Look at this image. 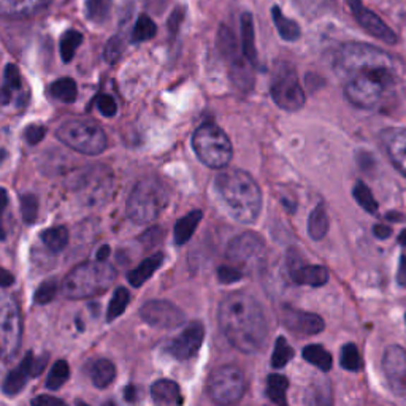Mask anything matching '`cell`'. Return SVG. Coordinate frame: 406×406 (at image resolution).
I'll return each mask as SVG.
<instances>
[{
    "mask_svg": "<svg viewBox=\"0 0 406 406\" xmlns=\"http://www.w3.org/2000/svg\"><path fill=\"white\" fill-rule=\"evenodd\" d=\"M333 66L345 83L346 99L357 108H375L397 85L392 57L370 44H343L335 54Z\"/></svg>",
    "mask_w": 406,
    "mask_h": 406,
    "instance_id": "cell-1",
    "label": "cell"
},
{
    "mask_svg": "<svg viewBox=\"0 0 406 406\" xmlns=\"http://www.w3.org/2000/svg\"><path fill=\"white\" fill-rule=\"evenodd\" d=\"M224 337L238 351H261L268 337L267 319L259 301L248 294L237 292L225 297L217 311Z\"/></svg>",
    "mask_w": 406,
    "mask_h": 406,
    "instance_id": "cell-2",
    "label": "cell"
},
{
    "mask_svg": "<svg viewBox=\"0 0 406 406\" xmlns=\"http://www.w3.org/2000/svg\"><path fill=\"white\" fill-rule=\"evenodd\" d=\"M215 191L229 215L241 224L257 221L262 210V191L243 170H224L215 178Z\"/></svg>",
    "mask_w": 406,
    "mask_h": 406,
    "instance_id": "cell-3",
    "label": "cell"
},
{
    "mask_svg": "<svg viewBox=\"0 0 406 406\" xmlns=\"http://www.w3.org/2000/svg\"><path fill=\"white\" fill-rule=\"evenodd\" d=\"M116 278V270L107 262H83L70 270L62 281V292L70 300L91 299L108 291Z\"/></svg>",
    "mask_w": 406,
    "mask_h": 406,
    "instance_id": "cell-4",
    "label": "cell"
},
{
    "mask_svg": "<svg viewBox=\"0 0 406 406\" xmlns=\"http://www.w3.org/2000/svg\"><path fill=\"white\" fill-rule=\"evenodd\" d=\"M169 203V189L160 179L150 177L135 184L127 201V216L135 224L154 222Z\"/></svg>",
    "mask_w": 406,
    "mask_h": 406,
    "instance_id": "cell-5",
    "label": "cell"
},
{
    "mask_svg": "<svg viewBox=\"0 0 406 406\" xmlns=\"http://www.w3.org/2000/svg\"><path fill=\"white\" fill-rule=\"evenodd\" d=\"M192 148L197 157L210 169H225L234 156V148L221 127L206 122L192 135Z\"/></svg>",
    "mask_w": 406,
    "mask_h": 406,
    "instance_id": "cell-6",
    "label": "cell"
},
{
    "mask_svg": "<svg viewBox=\"0 0 406 406\" xmlns=\"http://www.w3.org/2000/svg\"><path fill=\"white\" fill-rule=\"evenodd\" d=\"M56 137L64 145L72 148L76 153L86 154V156H97L105 151L107 133L94 121L86 119H70L59 126Z\"/></svg>",
    "mask_w": 406,
    "mask_h": 406,
    "instance_id": "cell-7",
    "label": "cell"
},
{
    "mask_svg": "<svg viewBox=\"0 0 406 406\" xmlns=\"http://www.w3.org/2000/svg\"><path fill=\"white\" fill-rule=\"evenodd\" d=\"M270 94L273 102L285 112H299L305 105L306 95L300 85L297 70L286 61H276L272 70Z\"/></svg>",
    "mask_w": 406,
    "mask_h": 406,
    "instance_id": "cell-8",
    "label": "cell"
},
{
    "mask_svg": "<svg viewBox=\"0 0 406 406\" xmlns=\"http://www.w3.org/2000/svg\"><path fill=\"white\" fill-rule=\"evenodd\" d=\"M246 390V379L235 365H224L211 373L206 383V392L219 406H234L241 400Z\"/></svg>",
    "mask_w": 406,
    "mask_h": 406,
    "instance_id": "cell-9",
    "label": "cell"
},
{
    "mask_svg": "<svg viewBox=\"0 0 406 406\" xmlns=\"http://www.w3.org/2000/svg\"><path fill=\"white\" fill-rule=\"evenodd\" d=\"M217 47L221 51V56L229 66L230 78L234 81V85L241 89V91L248 92L254 88V76L251 72V64L244 57L243 51L238 49V44L235 40V35L232 34V30L225 25H221L217 32Z\"/></svg>",
    "mask_w": 406,
    "mask_h": 406,
    "instance_id": "cell-10",
    "label": "cell"
},
{
    "mask_svg": "<svg viewBox=\"0 0 406 406\" xmlns=\"http://www.w3.org/2000/svg\"><path fill=\"white\" fill-rule=\"evenodd\" d=\"M265 243L261 235L254 232H244L232 238L227 246V257L237 268H244L248 272L262 268L265 263Z\"/></svg>",
    "mask_w": 406,
    "mask_h": 406,
    "instance_id": "cell-11",
    "label": "cell"
},
{
    "mask_svg": "<svg viewBox=\"0 0 406 406\" xmlns=\"http://www.w3.org/2000/svg\"><path fill=\"white\" fill-rule=\"evenodd\" d=\"M23 338V321L19 306L15 299L5 297L0 309V343H2V357L5 362L16 356Z\"/></svg>",
    "mask_w": 406,
    "mask_h": 406,
    "instance_id": "cell-12",
    "label": "cell"
},
{
    "mask_svg": "<svg viewBox=\"0 0 406 406\" xmlns=\"http://www.w3.org/2000/svg\"><path fill=\"white\" fill-rule=\"evenodd\" d=\"M140 318L143 319L148 326L157 328H175L184 322L186 316L183 309L167 300H153L140 309Z\"/></svg>",
    "mask_w": 406,
    "mask_h": 406,
    "instance_id": "cell-13",
    "label": "cell"
},
{
    "mask_svg": "<svg viewBox=\"0 0 406 406\" xmlns=\"http://www.w3.org/2000/svg\"><path fill=\"white\" fill-rule=\"evenodd\" d=\"M347 6H350L352 16L356 18L360 28L365 29L370 35L388 44H395L398 42L395 32L392 30L376 13L366 8L360 0H347Z\"/></svg>",
    "mask_w": 406,
    "mask_h": 406,
    "instance_id": "cell-14",
    "label": "cell"
},
{
    "mask_svg": "<svg viewBox=\"0 0 406 406\" xmlns=\"http://www.w3.org/2000/svg\"><path fill=\"white\" fill-rule=\"evenodd\" d=\"M383 370L392 392L395 395H406V351L402 346L390 345L386 347Z\"/></svg>",
    "mask_w": 406,
    "mask_h": 406,
    "instance_id": "cell-15",
    "label": "cell"
},
{
    "mask_svg": "<svg viewBox=\"0 0 406 406\" xmlns=\"http://www.w3.org/2000/svg\"><path fill=\"white\" fill-rule=\"evenodd\" d=\"M281 322L287 330L299 335V337H311L324 330L326 322L319 314L301 311V309L285 306L280 313Z\"/></svg>",
    "mask_w": 406,
    "mask_h": 406,
    "instance_id": "cell-16",
    "label": "cell"
},
{
    "mask_svg": "<svg viewBox=\"0 0 406 406\" xmlns=\"http://www.w3.org/2000/svg\"><path fill=\"white\" fill-rule=\"evenodd\" d=\"M205 338V327L202 322H191L178 337L170 341L167 351L178 360H189L201 350Z\"/></svg>",
    "mask_w": 406,
    "mask_h": 406,
    "instance_id": "cell-17",
    "label": "cell"
},
{
    "mask_svg": "<svg viewBox=\"0 0 406 406\" xmlns=\"http://www.w3.org/2000/svg\"><path fill=\"white\" fill-rule=\"evenodd\" d=\"M379 140L384 146L392 165L406 177V129L389 127L379 133Z\"/></svg>",
    "mask_w": 406,
    "mask_h": 406,
    "instance_id": "cell-18",
    "label": "cell"
},
{
    "mask_svg": "<svg viewBox=\"0 0 406 406\" xmlns=\"http://www.w3.org/2000/svg\"><path fill=\"white\" fill-rule=\"evenodd\" d=\"M29 95L25 92L24 81L19 73V68L15 64H6L4 70V85H2V105L23 108L28 105Z\"/></svg>",
    "mask_w": 406,
    "mask_h": 406,
    "instance_id": "cell-19",
    "label": "cell"
},
{
    "mask_svg": "<svg viewBox=\"0 0 406 406\" xmlns=\"http://www.w3.org/2000/svg\"><path fill=\"white\" fill-rule=\"evenodd\" d=\"M30 378H35V357L32 352H28L25 357L21 360V364H19L15 370H11L8 376L5 378L2 386L4 394L8 397L18 395Z\"/></svg>",
    "mask_w": 406,
    "mask_h": 406,
    "instance_id": "cell-20",
    "label": "cell"
},
{
    "mask_svg": "<svg viewBox=\"0 0 406 406\" xmlns=\"http://www.w3.org/2000/svg\"><path fill=\"white\" fill-rule=\"evenodd\" d=\"M289 273L295 285L321 287L327 285L328 272L322 265H299L295 262H289Z\"/></svg>",
    "mask_w": 406,
    "mask_h": 406,
    "instance_id": "cell-21",
    "label": "cell"
},
{
    "mask_svg": "<svg viewBox=\"0 0 406 406\" xmlns=\"http://www.w3.org/2000/svg\"><path fill=\"white\" fill-rule=\"evenodd\" d=\"M51 0H0V11L6 18H28L42 11Z\"/></svg>",
    "mask_w": 406,
    "mask_h": 406,
    "instance_id": "cell-22",
    "label": "cell"
},
{
    "mask_svg": "<svg viewBox=\"0 0 406 406\" xmlns=\"http://www.w3.org/2000/svg\"><path fill=\"white\" fill-rule=\"evenodd\" d=\"M153 400L156 406H179L181 405V390L175 381L159 379L151 388Z\"/></svg>",
    "mask_w": 406,
    "mask_h": 406,
    "instance_id": "cell-23",
    "label": "cell"
},
{
    "mask_svg": "<svg viewBox=\"0 0 406 406\" xmlns=\"http://www.w3.org/2000/svg\"><path fill=\"white\" fill-rule=\"evenodd\" d=\"M241 51L251 66L256 67L259 62L256 49V34H254V19L251 13H243L241 15Z\"/></svg>",
    "mask_w": 406,
    "mask_h": 406,
    "instance_id": "cell-24",
    "label": "cell"
},
{
    "mask_svg": "<svg viewBox=\"0 0 406 406\" xmlns=\"http://www.w3.org/2000/svg\"><path fill=\"white\" fill-rule=\"evenodd\" d=\"M164 262V254L162 253H156L151 257H148L143 262L140 263L137 268H133L131 273H129V282L133 287H140L143 286L145 282L151 278V276L157 272V268L162 265Z\"/></svg>",
    "mask_w": 406,
    "mask_h": 406,
    "instance_id": "cell-25",
    "label": "cell"
},
{
    "mask_svg": "<svg viewBox=\"0 0 406 406\" xmlns=\"http://www.w3.org/2000/svg\"><path fill=\"white\" fill-rule=\"evenodd\" d=\"M202 217H203V213L201 210H194V211L188 213L186 216H183L181 219H178L175 224V232H173V235H175V243L177 244L188 243L192 238V235H194L198 224H201Z\"/></svg>",
    "mask_w": 406,
    "mask_h": 406,
    "instance_id": "cell-26",
    "label": "cell"
},
{
    "mask_svg": "<svg viewBox=\"0 0 406 406\" xmlns=\"http://www.w3.org/2000/svg\"><path fill=\"white\" fill-rule=\"evenodd\" d=\"M272 18H273V23L276 25V29H278V34L282 38V40L286 42H295L299 40L300 35H301V29L300 25L294 21V19L287 18L280 6H273L272 8Z\"/></svg>",
    "mask_w": 406,
    "mask_h": 406,
    "instance_id": "cell-27",
    "label": "cell"
},
{
    "mask_svg": "<svg viewBox=\"0 0 406 406\" xmlns=\"http://www.w3.org/2000/svg\"><path fill=\"white\" fill-rule=\"evenodd\" d=\"M116 378V366L108 359L95 360L91 366V379L95 388L105 389L114 381Z\"/></svg>",
    "mask_w": 406,
    "mask_h": 406,
    "instance_id": "cell-28",
    "label": "cell"
},
{
    "mask_svg": "<svg viewBox=\"0 0 406 406\" xmlns=\"http://www.w3.org/2000/svg\"><path fill=\"white\" fill-rule=\"evenodd\" d=\"M328 232V216L324 205H318L308 217V234L313 240L319 241Z\"/></svg>",
    "mask_w": 406,
    "mask_h": 406,
    "instance_id": "cell-29",
    "label": "cell"
},
{
    "mask_svg": "<svg viewBox=\"0 0 406 406\" xmlns=\"http://www.w3.org/2000/svg\"><path fill=\"white\" fill-rule=\"evenodd\" d=\"M289 388V381L286 376L282 375H270L267 378V389L265 394L268 400L275 406H287L286 392Z\"/></svg>",
    "mask_w": 406,
    "mask_h": 406,
    "instance_id": "cell-30",
    "label": "cell"
},
{
    "mask_svg": "<svg viewBox=\"0 0 406 406\" xmlns=\"http://www.w3.org/2000/svg\"><path fill=\"white\" fill-rule=\"evenodd\" d=\"M49 92L54 99L64 103H73L78 97V86L73 78H59L51 85Z\"/></svg>",
    "mask_w": 406,
    "mask_h": 406,
    "instance_id": "cell-31",
    "label": "cell"
},
{
    "mask_svg": "<svg viewBox=\"0 0 406 406\" xmlns=\"http://www.w3.org/2000/svg\"><path fill=\"white\" fill-rule=\"evenodd\" d=\"M112 0H86L85 13L88 21L94 24L107 23L109 15H112Z\"/></svg>",
    "mask_w": 406,
    "mask_h": 406,
    "instance_id": "cell-32",
    "label": "cell"
},
{
    "mask_svg": "<svg viewBox=\"0 0 406 406\" xmlns=\"http://www.w3.org/2000/svg\"><path fill=\"white\" fill-rule=\"evenodd\" d=\"M301 354H304V359L308 364L318 366V369L322 371H328L332 369L333 360H332L330 352L326 351L324 347L319 345L306 346Z\"/></svg>",
    "mask_w": 406,
    "mask_h": 406,
    "instance_id": "cell-33",
    "label": "cell"
},
{
    "mask_svg": "<svg viewBox=\"0 0 406 406\" xmlns=\"http://www.w3.org/2000/svg\"><path fill=\"white\" fill-rule=\"evenodd\" d=\"M42 241L51 253H61L68 243V230L66 227H53L42 232Z\"/></svg>",
    "mask_w": 406,
    "mask_h": 406,
    "instance_id": "cell-34",
    "label": "cell"
},
{
    "mask_svg": "<svg viewBox=\"0 0 406 406\" xmlns=\"http://www.w3.org/2000/svg\"><path fill=\"white\" fill-rule=\"evenodd\" d=\"M83 43V34L80 30L68 29L61 37V57L64 62H70L73 59L76 49Z\"/></svg>",
    "mask_w": 406,
    "mask_h": 406,
    "instance_id": "cell-35",
    "label": "cell"
},
{
    "mask_svg": "<svg viewBox=\"0 0 406 406\" xmlns=\"http://www.w3.org/2000/svg\"><path fill=\"white\" fill-rule=\"evenodd\" d=\"M157 32V25L156 23L148 15H140L137 19V24H135L133 32H132V42L133 43H141V42H148L156 35Z\"/></svg>",
    "mask_w": 406,
    "mask_h": 406,
    "instance_id": "cell-36",
    "label": "cell"
},
{
    "mask_svg": "<svg viewBox=\"0 0 406 406\" xmlns=\"http://www.w3.org/2000/svg\"><path fill=\"white\" fill-rule=\"evenodd\" d=\"M340 364L347 371H360L364 366V360L360 357L359 347L354 343H347L341 347Z\"/></svg>",
    "mask_w": 406,
    "mask_h": 406,
    "instance_id": "cell-37",
    "label": "cell"
},
{
    "mask_svg": "<svg viewBox=\"0 0 406 406\" xmlns=\"http://www.w3.org/2000/svg\"><path fill=\"white\" fill-rule=\"evenodd\" d=\"M352 196L354 198H356V202L362 206L366 213H370V215H376L379 206H378V202L375 201V197H373L369 186L364 184L362 181H357L352 189Z\"/></svg>",
    "mask_w": 406,
    "mask_h": 406,
    "instance_id": "cell-38",
    "label": "cell"
},
{
    "mask_svg": "<svg viewBox=\"0 0 406 406\" xmlns=\"http://www.w3.org/2000/svg\"><path fill=\"white\" fill-rule=\"evenodd\" d=\"M131 301V294L126 287H118L113 294V299L109 301L108 305V311H107V319L112 322L113 319L119 318V316L126 311V308Z\"/></svg>",
    "mask_w": 406,
    "mask_h": 406,
    "instance_id": "cell-39",
    "label": "cell"
},
{
    "mask_svg": "<svg viewBox=\"0 0 406 406\" xmlns=\"http://www.w3.org/2000/svg\"><path fill=\"white\" fill-rule=\"evenodd\" d=\"M70 376V369L66 360H57L49 371V376L47 379V388L51 390H57L67 383Z\"/></svg>",
    "mask_w": 406,
    "mask_h": 406,
    "instance_id": "cell-40",
    "label": "cell"
},
{
    "mask_svg": "<svg viewBox=\"0 0 406 406\" xmlns=\"http://www.w3.org/2000/svg\"><path fill=\"white\" fill-rule=\"evenodd\" d=\"M294 357V350L289 346L287 340L285 337H280L275 343L273 356H272V366L273 369H282L289 362H291Z\"/></svg>",
    "mask_w": 406,
    "mask_h": 406,
    "instance_id": "cell-41",
    "label": "cell"
},
{
    "mask_svg": "<svg viewBox=\"0 0 406 406\" xmlns=\"http://www.w3.org/2000/svg\"><path fill=\"white\" fill-rule=\"evenodd\" d=\"M21 215L25 224H34L38 216V198L34 194L21 196Z\"/></svg>",
    "mask_w": 406,
    "mask_h": 406,
    "instance_id": "cell-42",
    "label": "cell"
},
{
    "mask_svg": "<svg viewBox=\"0 0 406 406\" xmlns=\"http://www.w3.org/2000/svg\"><path fill=\"white\" fill-rule=\"evenodd\" d=\"M57 282L54 280H48L42 282L34 294V301L37 305H47L56 297Z\"/></svg>",
    "mask_w": 406,
    "mask_h": 406,
    "instance_id": "cell-43",
    "label": "cell"
},
{
    "mask_svg": "<svg viewBox=\"0 0 406 406\" xmlns=\"http://www.w3.org/2000/svg\"><path fill=\"white\" fill-rule=\"evenodd\" d=\"M124 47H126V43L122 42V38L119 35L113 37L112 40L107 43V47H105V59H107V62L108 64H114L116 61H118L119 57L122 56V51H124Z\"/></svg>",
    "mask_w": 406,
    "mask_h": 406,
    "instance_id": "cell-44",
    "label": "cell"
},
{
    "mask_svg": "<svg viewBox=\"0 0 406 406\" xmlns=\"http://www.w3.org/2000/svg\"><path fill=\"white\" fill-rule=\"evenodd\" d=\"M217 278L222 285H234V282H238L243 278V272L237 267L222 265L217 270Z\"/></svg>",
    "mask_w": 406,
    "mask_h": 406,
    "instance_id": "cell-45",
    "label": "cell"
},
{
    "mask_svg": "<svg viewBox=\"0 0 406 406\" xmlns=\"http://www.w3.org/2000/svg\"><path fill=\"white\" fill-rule=\"evenodd\" d=\"M314 406H333V394L332 388L326 384H321L314 390Z\"/></svg>",
    "mask_w": 406,
    "mask_h": 406,
    "instance_id": "cell-46",
    "label": "cell"
},
{
    "mask_svg": "<svg viewBox=\"0 0 406 406\" xmlns=\"http://www.w3.org/2000/svg\"><path fill=\"white\" fill-rule=\"evenodd\" d=\"M44 135H47V127L42 124H30L29 127H25L24 131V138L32 146L40 143L44 138Z\"/></svg>",
    "mask_w": 406,
    "mask_h": 406,
    "instance_id": "cell-47",
    "label": "cell"
},
{
    "mask_svg": "<svg viewBox=\"0 0 406 406\" xmlns=\"http://www.w3.org/2000/svg\"><path fill=\"white\" fill-rule=\"evenodd\" d=\"M97 108L99 112L105 116V118H113L118 112V107H116V102L112 97V95H107V94H102L97 97Z\"/></svg>",
    "mask_w": 406,
    "mask_h": 406,
    "instance_id": "cell-48",
    "label": "cell"
},
{
    "mask_svg": "<svg viewBox=\"0 0 406 406\" xmlns=\"http://www.w3.org/2000/svg\"><path fill=\"white\" fill-rule=\"evenodd\" d=\"M32 406H68V405L64 400H61V398H56L51 395H40L32 400Z\"/></svg>",
    "mask_w": 406,
    "mask_h": 406,
    "instance_id": "cell-49",
    "label": "cell"
},
{
    "mask_svg": "<svg viewBox=\"0 0 406 406\" xmlns=\"http://www.w3.org/2000/svg\"><path fill=\"white\" fill-rule=\"evenodd\" d=\"M183 18H184V8H177L175 11H173V15L170 16V21H169L172 35H177L179 25H181L183 23Z\"/></svg>",
    "mask_w": 406,
    "mask_h": 406,
    "instance_id": "cell-50",
    "label": "cell"
},
{
    "mask_svg": "<svg viewBox=\"0 0 406 406\" xmlns=\"http://www.w3.org/2000/svg\"><path fill=\"white\" fill-rule=\"evenodd\" d=\"M397 281H398V285L406 287V256L400 257V263H398V272H397Z\"/></svg>",
    "mask_w": 406,
    "mask_h": 406,
    "instance_id": "cell-51",
    "label": "cell"
},
{
    "mask_svg": "<svg viewBox=\"0 0 406 406\" xmlns=\"http://www.w3.org/2000/svg\"><path fill=\"white\" fill-rule=\"evenodd\" d=\"M373 234H375V237L379 238V240H386V238H389L392 235V229L388 227V225L378 224L373 227Z\"/></svg>",
    "mask_w": 406,
    "mask_h": 406,
    "instance_id": "cell-52",
    "label": "cell"
},
{
    "mask_svg": "<svg viewBox=\"0 0 406 406\" xmlns=\"http://www.w3.org/2000/svg\"><path fill=\"white\" fill-rule=\"evenodd\" d=\"M13 281H15V278H13V275L8 272V270H2V287H8L10 285H13Z\"/></svg>",
    "mask_w": 406,
    "mask_h": 406,
    "instance_id": "cell-53",
    "label": "cell"
},
{
    "mask_svg": "<svg viewBox=\"0 0 406 406\" xmlns=\"http://www.w3.org/2000/svg\"><path fill=\"white\" fill-rule=\"evenodd\" d=\"M97 261L100 262H107V259L109 257V246H102L99 251H97Z\"/></svg>",
    "mask_w": 406,
    "mask_h": 406,
    "instance_id": "cell-54",
    "label": "cell"
},
{
    "mask_svg": "<svg viewBox=\"0 0 406 406\" xmlns=\"http://www.w3.org/2000/svg\"><path fill=\"white\" fill-rule=\"evenodd\" d=\"M126 400L127 402H133L135 400V388L133 386H129L126 389Z\"/></svg>",
    "mask_w": 406,
    "mask_h": 406,
    "instance_id": "cell-55",
    "label": "cell"
},
{
    "mask_svg": "<svg viewBox=\"0 0 406 406\" xmlns=\"http://www.w3.org/2000/svg\"><path fill=\"white\" fill-rule=\"evenodd\" d=\"M398 243H400L402 246H406V230H403L400 237H398Z\"/></svg>",
    "mask_w": 406,
    "mask_h": 406,
    "instance_id": "cell-56",
    "label": "cell"
},
{
    "mask_svg": "<svg viewBox=\"0 0 406 406\" xmlns=\"http://www.w3.org/2000/svg\"><path fill=\"white\" fill-rule=\"evenodd\" d=\"M319 2H321V0H301V4H304V5H309V4L316 5V4H319Z\"/></svg>",
    "mask_w": 406,
    "mask_h": 406,
    "instance_id": "cell-57",
    "label": "cell"
},
{
    "mask_svg": "<svg viewBox=\"0 0 406 406\" xmlns=\"http://www.w3.org/2000/svg\"><path fill=\"white\" fill-rule=\"evenodd\" d=\"M78 406H89V405H86V403H81V402H80V403H78Z\"/></svg>",
    "mask_w": 406,
    "mask_h": 406,
    "instance_id": "cell-58",
    "label": "cell"
},
{
    "mask_svg": "<svg viewBox=\"0 0 406 406\" xmlns=\"http://www.w3.org/2000/svg\"><path fill=\"white\" fill-rule=\"evenodd\" d=\"M405 319H406V316H405Z\"/></svg>",
    "mask_w": 406,
    "mask_h": 406,
    "instance_id": "cell-59",
    "label": "cell"
}]
</instances>
